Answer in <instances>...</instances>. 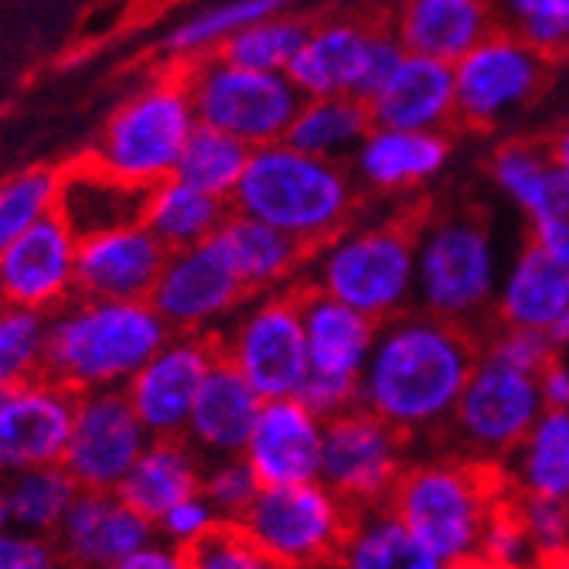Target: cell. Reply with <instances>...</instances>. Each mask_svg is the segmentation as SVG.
I'll list each match as a JSON object with an SVG mask.
<instances>
[{"instance_id": "1", "label": "cell", "mask_w": 569, "mask_h": 569, "mask_svg": "<svg viewBox=\"0 0 569 569\" xmlns=\"http://www.w3.org/2000/svg\"><path fill=\"white\" fill-rule=\"evenodd\" d=\"M485 341L471 325L427 310H402L382 321L361 376L358 406L376 412L406 440L440 437L468 389Z\"/></svg>"}, {"instance_id": "2", "label": "cell", "mask_w": 569, "mask_h": 569, "mask_svg": "<svg viewBox=\"0 0 569 569\" xmlns=\"http://www.w3.org/2000/svg\"><path fill=\"white\" fill-rule=\"evenodd\" d=\"M508 491L501 460L443 450L409 460L386 505L437 559L453 566L485 556L488 529Z\"/></svg>"}, {"instance_id": "3", "label": "cell", "mask_w": 569, "mask_h": 569, "mask_svg": "<svg viewBox=\"0 0 569 569\" xmlns=\"http://www.w3.org/2000/svg\"><path fill=\"white\" fill-rule=\"evenodd\" d=\"M171 335L150 300L82 297L62 303L48 321L41 376L76 392L127 386Z\"/></svg>"}, {"instance_id": "4", "label": "cell", "mask_w": 569, "mask_h": 569, "mask_svg": "<svg viewBox=\"0 0 569 569\" xmlns=\"http://www.w3.org/2000/svg\"><path fill=\"white\" fill-rule=\"evenodd\" d=\"M355 188L348 174L318 153L283 140L252 147L246 174L232 194L236 212L260 219L307 246H325L348 222Z\"/></svg>"}, {"instance_id": "5", "label": "cell", "mask_w": 569, "mask_h": 569, "mask_svg": "<svg viewBox=\"0 0 569 569\" xmlns=\"http://www.w3.org/2000/svg\"><path fill=\"white\" fill-rule=\"evenodd\" d=\"M423 226L420 209H406L396 219L331 239L310 287L379 325L402 315L417 293V246Z\"/></svg>"}, {"instance_id": "6", "label": "cell", "mask_w": 569, "mask_h": 569, "mask_svg": "<svg viewBox=\"0 0 569 569\" xmlns=\"http://www.w3.org/2000/svg\"><path fill=\"white\" fill-rule=\"evenodd\" d=\"M194 127L198 117L188 92V72H178L127 99L102 127L89 158L133 184L153 188L174 178Z\"/></svg>"}, {"instance_id": "7", "label": "cell", "mask_w": 569, "mask_h": 569, "mask_svg": "<svg viewBox=\"0 0 569 569\" xmlns=\"http://www.w3.org/2000/svg\"><path fill=\"white\" fill-rule=\"evenodd\" d=\"M491 229L475 212H453L423 226L417 246V310L471 325L498 300Z\"/></svg>"}, {"instance_id": "8", "label": "cell", "mask_w": 569, "mask_h": 569, "mask_svg": "<svg viewBox=\"0 0 569 569\" xmlns=\"http://www.w3.org/2000/svg\"><path fill=\"white\" fill-rule=\"evenodd\" d=\"M355 515L325 481H307L260 488L239 526L287 569H321L338 562Z\"/></svg>"}, {"instance_id": "9", "label": "cell", "mask_w": 569, "mask_h": 569, "mask_svg": "<svg viewBox=\"0 0 569 569\" xmlns=\"http://www.w3.org/2000/svg\"><path fill=\"white\" fill-rule=\"evenodd\" d=\"M542 412V376L481 351L478 369L440 437L447 440V450L505 463Z\"/></svg>"}, {"instance_id": "10", "label": "cell", "mask_w": 569, "mask_h": 569, "mask_svg": "<svg viewBox=\"0 0 569 569\" xmlns=\"http://www.w3.org/2000/svg\"><path fill=\"white\" fill-rule=\"evenodd\" d=\"M188 92L198 123L226 130L249 147L283 140L303 110V92L287 72H256L226 59L191 66Z\"/></svg>"}, {"instance_id": "11", "label": "cell", "mask_w": 569, "mask_h": 569, "mask_svg": "<svg viewBox=\"0 0 569 569\" xmlns=\"http://www.w3.org/2000/svg\"><path fill=\"white\" fill-rule=\"evenodd\" d=\"M300 307L310 355V379L300 399L321 420H331L338 412L358 406L361 376H366L382 325L310 283L300 287Z\"/></svg>"}, {"instance_id": "12", "label": "cell", "mask_w": 569, "mask_h": 569, "mask_svg": "<svg viewBox=\"0 0 569 569\" xmlns=\"http://www.w3.org/2000/svg\"><path fill=\"white\" fill-rule=\"evenodd\" d=\"M219 348L260 399L300 396L310 379L300 287L252 303L232 331L219 335Z\"/></svg>"}, {"instance_id": "13", "label": "cell", "mask_w": 569, "mask_h": 569, "mask_svg": "<svg viewBox=\"0 0 569 569\" xmlns=\"http://www.w3.org/2000/svg\"><path fill=\"white\" fill-rule=\"evenodd\" d=\"M409 440L366 406H351L325 420L321 481L355 511L386 505L406 471Z\"/></svg>"}, {"instance_id": "14", "label": "cell", "mask_w": 569, "mask_h": 569, "mask_svg": "<svg viewBox=\"0 0 569 569\" xmlns=\"http://www.w3.org/2000/svg\"><path fill=\"white\" fill-rule=\"evenodd\" d=\"M402 59L406 48L399 38L358 24H328L307 34L287 76L310 99L355 96L369 102L402 66Z\"/></svg>"}, {"instance_id": "15", "label": "cell", "mask_w": 569, "mask_h": 569, "mask_svg": "<svg viewBox=\"0 0 569 569\" xmlns=\"http://www.w3.org/2000/svg\"><path fill=\"white\" fill-rule=\"evenodd\" d=\"M150 440L123 386L92 389L79 396L62 468L82 491H117Z\"/></svg>"}, {"instance_id": "16", "label": "cell", "mask_w": 569, "mask_h": 569, "mask_svg": "<svg viewBox=\"0 0 569 569\" xmlns=\"http://www.w3.org/2000/svg\"><path fill=\"white\" fill-rule=\"evenodd\" d=\"M246 297L252 293L239 277L229 249L219 242V236H212L198 246L174 249L147 300L158 307V315L178 335V331H209Z\"/></svg>"}, {"instance_id": "17", "label": "cell", "mask_w": 569, "mask_h": 569, "mask_svg": "<svg viewBox=\"0 0 569 569\" xmlns=\"http://www.w3.org/2000/svg\"><path fill=\"white\" fill-rule=\"evenodd\" d=\"M219 358L216 331H178L123 386L150 437H184L194 399Z\"/></svg>"}, {"instance_id": "18", "label": "cell", "mask_w": 569, "mask_h": 569, "mask_svg": "<svg viewBox=\"0 0 569 569\" xmlns=\"http://www.w3.org/2000/svg\"><path fill=\"white\" fill-rule=\"evenodd\" d=\"M79 396L82 392L44 376L0 392V475L62 463Z\"/></svg>"}, {"instance_id": "19", "label": "cell", "mask_w": 569, "mask_h": 569, "mask_svg": "<svg viewBox=\"0 0 569 569\" xmlns=\"http://www.w3.org/2000/svg\"><path fill=\"white\" fill-rule=\"evenodd\" d=\"M457 117L463 123L488 127L511 107H522L546 86V62L522 38L488 34L453 66Z\"/></svg>"}, {"instance_id": "20", "label": "cell", "mask_w": 569, "mask_h": 569, "mask_svg": "<svg viewBox=\"0 0 569 569\" xmlns=\"http://www.w3.org/2000/svg\"><path fill=\"white\" fill-rule=\"evenodd\" d=\"M76 232L51 212L0 252V303L59 310L76 290Z\"/></svg>"}, {"instance_id": "21", "label": "cell", "mask_w": 569, "mask_h": 569, "mask_svg": "<svg viewBox=\"0 0 569 569\" xmlns=\"http://www.w3.org/2000/svg\"><path fill=\"white\" fill-rule=\"evenodd\" d=\"M242 457L260 488L321 481L325 420L300 396L263 399Z\"/></svg>"}, {"instance_id": "22", "label": "cell", "mask_w": 569, "mask_h": 569, "mask_svg": "<svg viewBox=\"0 0 569 569\" xmlns=\"http://www.w3.org/2000/svg\"><path fill=\"white\" fill-rule=\"evenodd\" d=\"M153 536L158 526L117 491H79L51 542L69 569H110L137 549L158 542Z\"/></svg>"}, {"instance_id": "23", "label": "cell", "mask_w": 569, "mask_h": 569, "mask_svg": "<svg viewBox=\"0 0 569 569\" xmlns=\"http://www.w3.org/2000/svg\"><path fill=\"white\" fill-rule=\"evenodd\" d=\"M171 249L143 222L79 239L76 290L99 300H147L161 280Z\"/></svg>"}, {"instance_id": "24", "label": "cell", "mask_w": 569, "mask_h": 569, "mask_svg": "<svg viewBox=\"0 0 569 569\" xmlns=\"http://www.w3.org/2000/svg\"><path fill=\"white\" fill-rule=\"evenodd\" d=\"M498 328L546 335L559 351L569 348V267L529 242L495 300Z\"/></svg>"}, {"instance_id": "25", "label": "cell", "mask_w": 569, "mask_h": 569, "mask_svg": "<svg viewBox=\"0 0 569 569\" xmlns=\"http://www.w3.org/2000/svg\"><path fill=\"white\" fill-rule=\"evenodd\" d=\"M150 191L153 188L107 171L86 153L82 161L59 171L56 216L76 232V239H89L110 229L140 226L147 219Z\"/></svg>"}, {"instance_id": "26", "label": "cell", "mask_w": 569, "mask_h": 569, "mask_svg": "<svg viewBox=\"0 0 569 569\" xmlns=\"http://www.w3.org/2000/svg\"><path fill=\"white\" fill-rule=\"evenodd\" d=\"M260 406H263L260 392H256L226 358H219L194 399L188 430H184V440L201 457L204 468L246 453L256 417H260Z\"/></svg>"}, {"instance_id": "27", "label": "cell", "mask_w": 569, "mask_h": 569, "mask_svg": "<svg viewBox=\"0 0 569 569\" xmlns=\"http://www.w3.org/2000/svg\"><path fill=\"white\" fill-rule=\"evenodd\" d=\"M457 113V79L450 62L406 56L389 82L369 99L372 127L437 133Z\"/></svg>"}, {"instance_id": "28", "label": "cell", "mask_w": 569, "mask_h": 569, "mask_svg": "<svg viewBox=\"0 0 569 569\" xmlns=\"http://www.w3.org/2000/svg\"><path fill=\"white\" fill-rule=\"evenodd\" d=\"M204 463L184 437H153L117 495L158 526L164 515L201 491Z\"/></svg>"}, {"instance_id": "29", "label": "cell", "mask_w": 569, "mask_h": 569, "mask_svg": "<svg viewBox=\"0 0 569 569\" xmlns=\"http://www.w3.org/2000/svg\"><path fill=\"white\" fill-rule=\"evenodd\" d=\"M491 34L485 0H406L399 41L409 56L457 66Z\"/></svg>"}, {"instance_id": "30", "label": "cell", "mask_w": 569, "mask_h": 569, "mask_svg": "<svg viewBox=\"0 0 569 569\" xmlns=\"http://www.w3.org/2000/svg\"><path fill=\"white\" fill-rule=\"evenodd\" d=\"M219 242L229 249L232 263L239 270V277L246 280L249 293H260V290H270L277 287L280 280L293 277L297 267L303 263V256L315 249L307 246L260 219H249L242 212L229 216L226 226L216 232Z\"/></svg>"}, {"instance_id": "31", "label": "cell", "mask_w": 569, "mask_h": 569, "mask_svg": "<svg viewBox=\"0 0 569 569\" xmlns=\"http://www.w3.org/2000/svg\"><path fill=\"white\" fill-rule=\"evenodd\" d=\"M338 569H447V562L412 536L389 505H376L355 515Z\"/></svg>"}, {"instance_id": "32", "label": "cell", "mask_w": 569, "mask_h": 569, "mask_svg": "<svg viewBox=\"0 0 569 569\" xmlns=\"http://www.w3.org/2000/svg\"><path fill=\"white\" fill-rule=\"evenodd\" d=\"M505 471L519 495L569 501V409H546Z\"/></svg>"}, {"instance_id": "33", "label": "cell", "mask_w": 569, "mask_h": 569, "mask_svg": "<svg viewBox=\"0 0 569 569\" xmlns=\"http://www.w3.org/2000/svg\"><path fill=\"white\" fill-rule=\"evenodd\" d=\"M229 216L232 212L226 198L201 191L181 178H168L161 184H153L143 226L153 236H161V242L174 252V249L212 239L226 226Z\"/></svg>"}, {"instance_id": "34", "label": "cell", "mask_w": 569, "mask_h": 569, "mask_svg": "<svg viewBox=\"0 0 569 569\" xmlns=\"http://www.w3.org/2000/svg\"><path fill=\"white\" fill-rule=\"evenodd\" d=\"M447 140L440 133L412 130H369L358 150V171L376 188H402L437 174L447 161Z\"/></svg>"}, {"instance_id": "35", "label": "cell", "mask_w": 569, "mask_h": 569, "mask_svg": "<svg viewBox=\"0 0 569 569\" xmlns=\"http://www.w3.org/2000/svg\"><path fill=\"white\" fill-rule=\"evenodd\" d=\"M79 491L82 488L72 481V475L62 463H48V468H31L14 475L4 491L11 508V526L18 532H31L41 539L56 536Z\"/></svg>"}, {"instance_id": "36", "label": "cell", "mask_w": 569, "mask_h": 569, "mask_svg": "<svg viewBox=\"0 0 569 569\" xmlns=\"http://www.w3.org/2000/svg\"><path fill=\"white\" fill-rule=\"evenodd\" d=\"M369 102L355 96H321L303 102V110L283 133V143L303 153H318V158H331V153L351 147L355 140L369 137Z\"/></svg>"}, {"instance_id": "37", "label": "cell", "mask_w": 569, "mask_h": 569, "mask_svg": "<svg viewBox=\"0 0 569 569\" xmlns=\"http://www.w3.org/2000/svg\"><path fill=\"white\" fill-rule=\"evenodd\" d=\"M249 158H252V147L246 140H239L226 130H216L209 123H198L188 137V147L181 153L174 178L209 191V194L232 198L246 174Z\"/></svg>"}, {"instance_id": "38", "label": "cell", "mask_w": 569, "mask_h": 569, "mask_svg": "<svg viewBox=\"0 0 569 569\" xmlns=\"http://www.w3.org/2000/svg\"><path fill=\"white\" fill-rule=\"evenodd\" d=\"M310 28L303 21H287V18H267L242 28L229 41L219 44V59L256 69V72H287L297 51L303 48Z\"/></svg>"}, {"instance_id": "39", "label": "cell", "mask_w": 569, "mask_h": 569, "mask_svg": "<svg viewBox=\"0 0 569 569\" xmlns=\"http://www.w3.org/2000/svg\"><path fill=\"white\" fill-rule=\"evenodd\" d=\"M287 4L290 0H226V4H216L209 11L194 14L191 21H184L181 28H174L168 38V51L178 59H188L194 51H204L212 44L219 48L242 28L277 18Z\"/></svg>"}, {"instance_id": "40", "label": "cell", "mask_w": 569, "mask_h": 569, "mask_svg": "<svg viewBox=\"0 0 569 569\" xmlns=\"http://www.w3.org/2000/svg\"><path fill=\"white\" fill-rule=\"evenodd\" d=\"M48 318L41 310L0 303V392L41 379Z\"/></svg>"}, {"instance_id": "41", "label": "cell", "mask_w": 569, "mask_h": 569, "mask_svg": "<svg viewBox=\"0 0 569 569\" xmlns=\"http://www.w3.org/2000/svg\"><path fill=\"white\" fill-rule=\"evenodd\" d=\"M56 201L59 171L51 168H28L0 181V252L56 212Z\"/></svg>"}, {"instance_id": "42", "label": "cell", "mask_w": 569, "mask_h": 569, "mask_svg": "<svg viewBox=\"0 0 569 569\" xmlns=\"http://www.w3.org/2000/svg\"><path fill=\"white\" fill-rule=\"evenodd\" d=\"M184 569H287L239 522H219L198 542L184 546Z\"/></svg>"}, {"instance_id": "43", "label": "cell", "mask_w": 569, "mask_h": 569, "mask_svg": "<svg viewBox=\"0 0 569 569\" xmlns=\"http://www.w3.org/2000/svg\"><path fill=\"white\" fill-rule=\"evenodd\" d=\"M552 171H556L552 158H546V153L536 150L532 143H508L495 158L498 184L519 201L526 212H532L542 201V194L552 181Z\"/></svg>"}, {"instance_id": "44", "label": "cell", "mask_w": 569, "mask_h": 569, "mask_svg": "<svg viewBox=\"0 0 569 569\" xmlns=\"http://www.w3.org/2000/svg\"><path fill=\"white\" fill-rule=\"evenodd\" d=\"M201 491L216 505L222 522H239L246 508L252 505V498L260 495V481H256L246 457H236V460L209 463L201 478Z\"/></svg>"}, {"instance_id": "45", "label": "cell", "mask_w": 569, "mask_h": 569, "mask_svg": "<svg viewBox=\"0 0 569 569\" xmlns=\"http://www.w3.org/2000/svg\"><path fill=\"white\" fill-rule=\"evenodd\" d=\"M519 38L536 51H562L569 44V0H508Z\"/></svg>"}, {"instance_id": "46", "label": "cell", "mask_w": 569, "mask_h": 569, "mask_svg": "<svg viewBox=\"0 0 569 569\" xmlns=\"http://www.w3.org/2000/svg\"><path fill=\"white\" fill-rule=\"evenodd\" d=\"M532 216V242H539L546 252L569 267V174L552 171V181L542 194V201L529 212Z\"/></svg>"}, {"instance_id": "47", "label": "cell", "mask_w": 569, "mask_h": 569, "mask_svg": "<svg viewBox=\"0 0 569 569\" xmlns=\"http://www.w3.org/2000/svg\"><path fill=\"white\" fill-rule=\"evenodd\" d=\"M515 505H519L522 522H526V529H529V536H532V542L546 562L569 549V501L532 498V495L515 491Z\"/></svg>"}, {"instance_id": "48", "label": "cell", "mask_w": 569, "mask_h": 569, "mask_svg": "<svg viewBox=\"0 0 569 569\" xmlns=\"http://www.w3.org/2000/svg\"><path fill=\"white\" fill-rule=\"evenodd\" d=\"M219 522H222V515L216 511V505H212L209 498H204V491H198V495L178 501V505L164 515V519L158 522V532L164 536V542L184 549V546L198 542L204 532H212Z\"/></svg>"}, {"instance_id": "49", "label": "cell", "mask_w": 569, "mask_h": 569, "mask_svg": "<svg viewBox=\"0 0 569 569\" xmlns=\"http://www.w3.org/2000/svg\"><path fill=\"white\" fill-rule=\"evenodd\" d=\"M0 569H62L56 542L31 532H0Z\"/></svg>"}, {"instance_id": "50", "label": "cell", "mask_w": 569, "mask_h": 569, "mask_svg": "<svg viewBox=\"0 0 569 569\" xmlns=\"http://www.w3.org/2000/svg\"><path fill=\"white\" fill-rule=\"evenodd\" d=\"M110 569H184V552L171 542H150Z\"/></svg>"}, {"instance_id": "51", "label": "cell", "mask_w": 569, "mask_h": 569, "mask_svg": "<svg viewBox=\"0 0 569 569\" xmlns=\"http://www.w3.org/2000/svg\"><path fill=\"white\" fill-rule=\"evenodd\" d=\"M542 399H546V409H569V361H566V355H559L542 372Z\"/></svg>"}, {"instance_id": "52", "label": "cell", "mask_w": 569, "mask_h": 569, "mask_svg": "<svg viewBox=\"0 0 569 569\" xmlns=\"http://www.w3.org/2000/svg\"><path fill=\"white\" fill-rule=\"evenodd\" d=\"M549 158H552V164H556L559 171H566V174H569V123L552 137Z\"/></svg>"}, {"instance_id": "53", "label": "cell", "mask_w": 569, "mask_h": 569, "mask_svg": "<svg viewBox=\"0 0 569 569\" xmlns=\"http://www.w3.org/2000/svg\"><path fill=\"white\" fill-rule=\"evenodd\" d=\"M447 569H508V566H501V562H495V559H488V556H475V559L453 562V566H447Z\"/></svg>"}, {"instance_id": "54", "label": "cell", "mask_w": 569, "mask_h": 569, "mask_svg": "<svg viewBox=\"0 0 569 569\" xmlns=\"http://www.w3.org/2000/svg\"><path fill=\"white\" fill-rule=\"evenodd\" d=\"M8 529H11V508H8L4 491H0V532H8Z\"/></svg>"}, {"instance_id": "55", "label": "cell", "mask_w": 569, "mask_h": 569, "mask_svg": "<svg viewBox=\"0 0 569 569\" xmlns=\"http://www.w3.org/2000/svg\"><path fill=\"white\" fill-rule=\"evenodd\" d=\"M546 569H569V556L562 552V556H556V559H549V562H546Z\"/></svg>"}, {"instance_id": "56", "label": "cell", "mask_w": 569, "mask_h": 569, "mask_svg": "<svg viewBox=\"0 0 569 569\" xmlns=\"http://www.w3.org/2000/svg\"><path fill=\"white\" fill-rule=\"evenodd\" d=\"M562 355H566V361H569V348H566V351H562Z\"/></svg>"}, {"instance_id": "57", "label": "cell", "mask_w": 569, "mask_h": 569, "mask_svg": "<svg viewBox=\"0 0 569 569\" xmlns=\"http://www.w3.org/2000/svg\"><path fill=\"white\" fill-rule=\"evenodd\" d=\"M566 556H569V549H566Z\"/></svg>"}]
</instances>
